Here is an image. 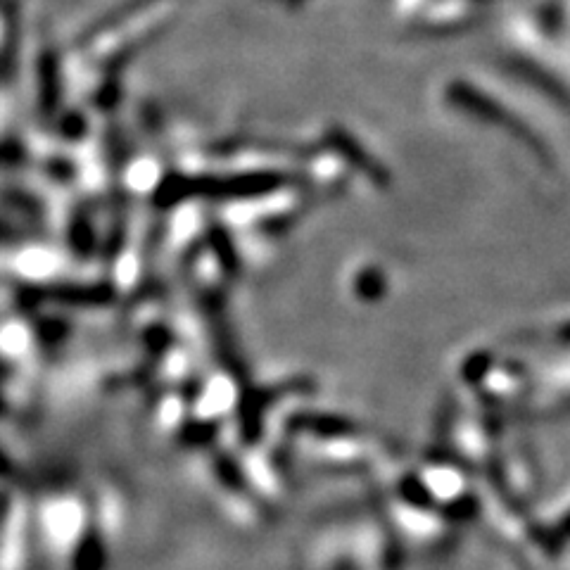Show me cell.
Here are the masks:
<instances>
[{
  "label": "cell",
  "mask_w": 570,
  "mask_h": 570,
  "mask_svg": "<svg viewBox=\"0 0 570 570\" xmlns=\"http://www.w3.org/2000/svg\"><path fill=\"white\" fill-rule=\"evenodd\" d=\"M556 535H559V537H570V513L561 521L559 530H556Z\"/></svg>",
  "instance_id": "6da1fadb"
}]
</instances>
